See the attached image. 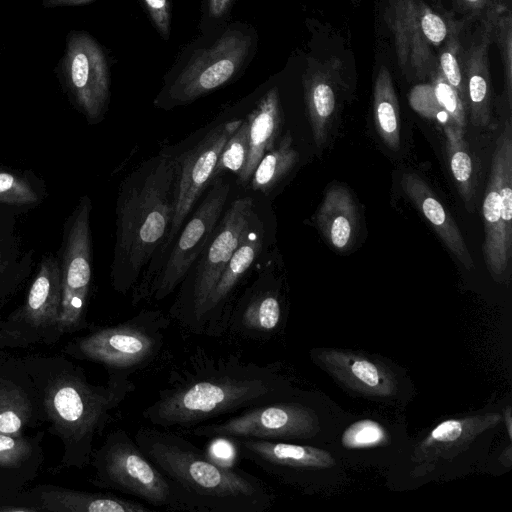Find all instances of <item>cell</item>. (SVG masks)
Returning <instances> with one entry per match:
<instances>
[{"label":"cell","mask_w":512,"mask_h":512,"mask_svg":"<svg viewBox=\"0 0 512 512\" xmlns=\"http://www.w3.org/2000/svg\"><path fill=\"white\" fill-rule=\"evenodd\" d=\"M36 510H37L36 508H29V507H0V511H3V512H14V511L27 512V511H36Z\"/></svg>","instance_id":"ee69618b"},{"label":"cell","mask_w":512,"mask_h":512,"mask_svg":"<svg viewBox=\"0 0 512 512\" xmlns=\"http://www.w3.org/2000/svg\"><path fill=\"white\" fill-rule=\"evenodd\" d=\"M257 212L250 196L227 206L214 232L185 278L168 310L172 321L194 334L203 306Z\"/></svg>","instance_id":"5b68a950"},{"label":"cell","mask_w":512,"mask_h":512,"mask_svg":"<svg viewBox=\"0 0 512 512\" xmlns=\"http://www.w3.org/2000/svg\"><path fill=\"white\" fill-rule=\"evenodd\" d=\"M92 456L96 486L135 496L153 507L183 511L169 479L125 430L112 431Z\"/></svg>","instance_id":"ba28073f"},{"label":"cell","mask_w":512,"mask_h":512,"mask_svg":"<svg viewBox=\"0 0 512 512\" xmlns=\"http://www.w3.org/2000/svg\"><path fill=\"white\" fill-rule=\"evenodd\" d=\"M95 0H42L43 8L76 7L89 4Z\"/></svg>","instance_id":"60d3db41"},{"label":"cell","mask_w":512,"mask_h":512,"mask_svg":"<svg viewBox=\"0 0 512 512\" xmlns=\"http://www.w3.org/2000/svg\"><path fill=\"white\" fill-rule=\"evenodd\" d=\"M134 390L129 377L109 375L106 385H93L75 369L48 379L43 387L44 407L55 432L68 443L72 464L83 467L89 462L95 436Z\"/></svg>","instance_id":"277c9868"},{"label":"cell","mask_w":512,"mask_h":512,"mask_svg":"<svg viewBox=\"0 0 512 512\" xmlns=\"http://www.w3.org/2000/svg\"><path fill=\"white\" fill-rule=\"evenodd\" d=\"M386 20L403 71L419 79L430 76L454 21L434 11L424 0H389Z\"/></svg>","instance_id":"4fadbf2b"},{"label":"cell","mask_w":512,"mask_h":512,"mask_svg":"<svg viewBox=\"0 0 512 512\" xmlns=\"http://www.w3.org/2000/svg\"><path fill=\"white\" fill-rule=\"evenodd\" d=\"M91 203L83 197L70 223L61 267L62 296L58 332L86 326L85 313L91 283Z\"/></svg>","instance_id":"2e32d148"},{"label":"cell","mask_w":512,"mask_h":512,"mask_svg":"<svg viewBox=\"0 0 512 512\" xmlns=\"http://www.w3.org/2000/svg\"><path fill=\"white\" fill-rule=\"evenodd\" d=\"M30 443L22 436L0 433V466L17 467L30 455Z\"/></svg>","instance_id":"8d00e7d4"},{"label":"cell","mask_w":512,"mask_h":512,"mask_svg":"<svg viewBox=\"0 0 512 512\" xmlns=\"http://www.w3.org/2000/svg\"><path fill=\"white\" fill-rule=\"evenodd\" d=\"M298 160L299 154L293 147V138L288 131L263 155L248 185L253 191L269 195L291 172Z\"/></svg>","instance_id":"f1b7e54d"},{"label":"cell","mask_w":512,"mask_h":512,"mask_svg":"<svg viewBox=\"0 0 512 512\" xmlns=\"http://www.w3.org/2000/svg\"><path fill=\"white\" fill-rule=\"evenodd\" d=\"M462 24L454 22L447 38L437 53V69L448 83L458 92L467 106V89L463 68V53L460 43Z\"/></svg>","instance_id":"1f68e13d"},{"label":"cell","mask_w":512,"mask_h":512,"mask_svg":"<svg viewBox=\"0 0 512 512\" xmlns=\"http://www.w3.org/2000/svg\"><path fill=\"white\" fill-rule=\"evenodd\" d=\"M37 199V194L27 181L11 173L0 171V202L30 204Z\"/></svg>","instance_id":"d590c367"},{"label":"cell","mask_w":512,"mask_h":512,"mask_svg":"<svg viewBox=\"0 0 512 512\" xmlns=\"http://www.w3.org/2000/svg\"><path fill=\"white\" fill-rule=\"evenodd\" d=\"M235 0H206V16L212 23L224 21L230 14Z\"/></svg>","instance_id":"ab89813d"},{"label":"cell","mask_w":512,"mask_h":512,"mask_svg":"<svg viewBox=\"0 0 512 512\" xmlns=\"http://www.w3.org/2000/svg\"><path fill=\"white\" fill-rule=\"evenodd\" d=\"M504 421L506 422V428L509 438L512 437V421H511V408L508 406L504 412Z\"/></svg>","instance_id":"7bdbcfd3"},{"label":"cell","mask_w":512,"mask_h":512,"mask_svg":"<svg viewBox=\"0 0 512 512\" xmlns=\"http://www.w3.org/2000/svg\"><path fill=\"white\" fill-rule=\"evenodd\" d=\"M290 395L278 363L247 361L198 347L170 371L142 416L151 426L183 432Z\"/></svg>","instance_id":"6da1fadb"},{"label":"cell","mask_w":512,"mask_h":512,"mask_svg":"<svg viewBox=\"0 0 512 512\" xmlns=\"http://www.w3.org/2000/svg\"><path fill=\"white\" fill-rule=\"evenodd\" d=\"M43 510L57 512H147L153 508L114 494L50 487L41 495Z\"/></svg>","instance_id":"4316f807"},{"label":"cell","mask_w":512,"mask_h":512,"mask_svg":"<svg viewBox=\"0 0 512 512\" xmlns=\"http://www.w3.org/2000/svg\"><path fill=\"white\" fill-rule=\"evenodd\" d=\"M283 320L281 285L272 264L259 258L234 302L225 336L264 343L276 336Z\"/></svg>","instance_id":"9a60e30c"},{"label":"cell","mask_w":512,"mask_h":512,"mask_svg":"<svg viewBox=\"0 0 512 512\" xmlns=\"http://www.w3.org/2000/svg\"><path fill=\"white\" fill-rule=\"evenodd\" d=\"M318 431L319 421L314 410L290 395L181 433L206 439L242 437L295 443L313 437Z\"/></svg>","instance_id":"30bf717a"},{"label":"cell","mask_w":512,"mask_h":512,"mask_svg":"<svg viewBox=\"0 0 512 512\" xmlns=\"http://www.w3.org/2000/svg\"><path fill=\"white\" fill-rule=\"evenodd\" d=\"M408 100L415 112L442 129L454 126L465 130L467 106L437 68L430 75V81L411 89Z\"/></svg>","instance_id":"603a6c76"},{"label":"cell","mask_w":512,"mask_h":512,"mask_svg":"<svg viewBox=\"0 0 512 512\" xmlns=\"http://www.w3.org/2000/svg\"><path fill=\"white\" fill-rule=\"evenodd\" d=\"M484 258L495 280H501L512 257V128L506 120L492 154L485 190Z\"/></svg>","instance_id":"7c38bea8"},{"label":"cell","mask_w":512,"mask_h":512,"mask_svg":"<svg viewBox=\"0 0 512 512\" xmlns=\"http://www.w3.org/2000/svg\"><path fill=\"white\" fill-rule=\"evenodd\" d=\"M32 416L27 394L12 384L0 386V433L21 436Z\"/></svg>","instance_id":"4dcf8cb0"},{"label":"cell","mask_w":512,"mask_h":512,"mask_svg":"<svg viewBox=\"0 0 512 512\" xmlns=\"http://www.w3.org/2000/svg\"><path fill=\"white\" fill-rule=\"evenodd\" d=\"M462 3L469 9L474 11H481L489 5V0H461Z\"/></svg>","instance_id":"b9f144b4"},{"label":"cell","mask_w":512,"mask_h":512,"mask_svg":"<svg viewBox=\"0 0 512 512\" xmlns=\"http://www.w3.org/2000/svg\"><path fill=\"white\" fill-rule=\"evenodd\" d=\"M134 439L169 479L183 511L264 512L275 501L260 477L212 461L178 431L142 426Z\"/></svg>","instance_id":"7a4b0ae2"},{"label":"cell","mask_w":512,"mask_h":512,"mask_svg":"<svg viewBox=\"0 0 512 512\" xmlns=\"http://www.w3.org/2000/svg\"><path fill=\"white\" fill-rule=\"evenodd\" d=\"M56 70L79 110L91 122L100 121L110 101V70L98 41L86 31L71 30Z\"/></svg>","instance_id":"5bb4252c"},{"label":"cell","mask_w":512,"mask_h":512,"mask_svg":"<svg viewBox=\"0 0 512 512\" xmlns=\"http://www.w3.org/2000/svg\"><path fill=\"white\" fill-rule=\"evenodd\" d=\"M388 439L385 429L376 421L364 419L351 424L342 435L346 448H371L383 445Z\"/></svg>","instance_id":"e575fe53"},{"label":"cell","mask_w":512,"mask_h":512,"mask_svg":"<svg viewBox=\"0 0 512 512\" xmlns=\"http://www.w3.org/2000/svg\"><path fill=\"white\" fill-rule=\"evenodd\" d=\"M177 177L176 156L162 151L122 180L111 271L117 292L133 290L164 241L173 217Z\"/></svg>","instance_id":"3957f363"},{"label":"cell","mask_w":512,"mask_h":512,"mask_svg":"<svg viewBox=\"0 0 512 512\" xmlns=\"http://www.w3.org/2000/svg\"><path fill=\"white\" fill-rule=\"evenodd\" d=\"M375 128L382 141L393 150L400 144V110L391 74L382 65L373 89Z\"/></svg>","instance_id":"83f0119b"},{"label":"cell","mask_w":512,"mask_h":512,"mask_svg":"<svg viewBox=\"0 0 512 512\" xmlns=\"http://www.w3.org/2000/svg\"><path fill=\"white\" fill-rule=\"evenodd\" d=\"M61 296V267L55 259L48 257L42 261L30 287L22 311L24 323L31 329L54 328L58 331Z\"/></svg>","instance_id":"cb8c5ba5"},{"label":"cell","mask_w":512,"mask_h":512,"mask_svg":"<svg viewBox=\"0 0 512 512\" xmlns=\"http://www.w3.org/2000/svg\"><path fill=\"white\" fill-rule=\"evenodd\" d=\"M264 249V224L258 214L241 238L201 311L194 335L225 336L234 302Z\"/></svg>","instance_id":"e0dca14e"},{"label":"cell","mask_w":512,"mask_h":512,"mask_svg":"<svg viewBox=\"0 0 512 512\" xmlns=\"http://www.w3.org/2000/svg\"><path fill=\"white\" fill-rule=\"evenodd\" d=\"M498 413L448 419L439 423L415 447L412 460L424 467L439 459H451L468 448L482 433L501 421Z\"/></svg>","instance_id":"ffe728a7"},{"label":"cell","mask_w":512,"mask_h":512,"mask_svg":"<svg viewBox=\"0 0 512 512\" xmlns=\"http://www.w3.org/2000/svg\"><path fill=\"white\" fill-rule=\"evenodd\" d=\"M158 33L169 39L171 28V0H141Z\"/></svg>","instance_id":"74e56055"},{"label":"cell","mask_w":512,"mask_h":512,"mask_svg":"<svg viewBox=\"0 0 512 512\" xmlns=\"http://www.w3.org/2000/svg\"><path fill=\"white\" fill-rule=\"evenodd\" d=\"M249 151L245 166L237 177L247 187L253 171L263 155L277 143L282 125V110L277 88L270 89L248 114Z\"/></svg>","instance_id":"d4e9b609"},{"label":"cell","mask_w":512,"mask_h":512,"mask_svg":"<svg viewBox=\"0 0 512 512\" xmlns=\"http://www.w3.org/2000/svg\"><path fill=\"white\" fill-rule=\"evenodd\" d=\"M341 70L342 62L336 57L323 62L312 59L304 77L308 117L314 142L319 149L326 143L336 112Z\"/></svg>","instance_id":"44dd1931"},{"label":"cell","mask_w":512,"mask_h":512,"mask_svg":"<svg viewBox=\"0 0 512 512\" xmlns=\"http://www.w3.org/2000/svg\"><path fill=\"white\" fill-rule=\"evenodd\" d=\"M200 204L184 223L141 303L159 302L176 291L187 272L209 242L230 194L225 176L211 181Z\"/></svg>","instance_id":"8fae6325"},{"label":"cell","mask_w":512,"mask_h":512,"mask_svg":"<svg viewBox=\"0 0 512 512\" xmlns=\"http://www.w3.org/2000/svg\"><path fill=\"white\" fill-rule=\"evenodd\" d=\"M207 456L214 462L223 466H235L238 451L234 441L227 437H215L209 439Z\"/></svg>","instance_id":"f35d334b"},{"label":"cell","mask_w":512,"mask_h":512,"mask_svg":"<svg viewBox=\"0 0 512 512\" xmlns=\"http://www.w3.org/2000/svg\"><path fill=\"white\" fill-rule=\"evenodd\" d=\"M500 2L489 5L482 22L480 37L465 53L463 68L467 89V108L474 126L485 127L491 120V77L489 46Z\"/></svg>","instance_id":"d6986e66"},{"label":"cell","mask_w":512,"mask_h":512,"mask_svg":"<svg viewBox=\"0 0 512 512\" xmlns=\"http://www.w3.org/2000/svg\"><path fill=\"white\" fill-rule=\"evenodd\" d=\"M172 319L156 309H142L127 320L101 327L77 339L75 356L103 365L109 375L129 377L148 367L165 345Z\"/></svg>","instance_id":"8992f818"},{"label":"cell","mask_w":512,"mask_h":512,"mask_svg":"<svg viewBox=\"0 0 512 512\" xmlns=\"http://www.w3.org/2000/svg\"><path fill=\"white\" fill-rule=\"evenodd\" d=\"M442 130L452 176L463 200L469 203L474 197V171L465 140V130L454 126Z\"/></svg>","instance_id":"f546056e"},{"label":"cell","mask_w":512,"mask_h":512,"mask_svg":"<svg viewBox=\"0 0 512 512\" xmlns=\"http://www.w3.org/2000/svg\"><path fill=\"white\" fill-rule=\"evenodd\" d=\"M493 38L499 48L504 68V92L509 108L512 103V13L508 6L499 3L496 15Z\"/></svg>","instance_id":"836d02e7"},{"label":"cell","mask_w":512,"mask_h":512,"mask_svg":"<svg viewBox=\"0 0 512 512\" xmlns=\"http://www.w3.org/2000/svg\"><path fill=\"white\" fill-rule=\"evenodd\" d=\"M401 186L450 252L465 268L472 269L474 261L458 226L426 182L416 173L405 172L401 177Z\"/></svg>","instance_id":"7402d4cb"},{"label":"cell","mask_w":512,"mask_h":512,"mask_svg":"<svg viewBox=\"0 0 512 512\" xmlns=\"http://www.w3.org/2000/svg\"><path fill=\"white\" fill-rule=\"evenodd\" d=\"M248 151L249 123L247 120H243L223 146L214 167L211 181L226 172H231L238 177L245 166Z\"/></svg>","instance_id":"d6a6232c"},{"label":"cell","mask_w":512,"mask_h":512,"mask_svg":"<svg viewBox=\"0 0 512 512\" xmlns=\"http://www.w3.org/2000/svg\"><path fill=\"white\" fill-rule=\"evenodd\" d=\"M242 121L234 119L218 124L194 147L176 156L178 177L171 225L164 241L132 290L134 306L141 304L142 297L159 272L173 241L211 183L212 173L223 146Z\"/></svg>","instance_id":"52a82bcc"},{"label":"cell","mask_w":512,"mask_h":512,"mask_svg":"<svg viewBox=\"0 0 512 512\" xmlns=\"http://www.w3.org/2000/svg\"><path fill=\"white\" fill-rule=\"evenodd\" d=\"M253 33L229 28L209 47L196 52L168 82L155 105L170 109L185 105L232 80L243 68L255 48Z\"/></svg>","instance_id":"9c48e42d"},{"label":"cell","mask_w":512,"mask_h":512,"mask_svg":"<svg viewBox=\"0 0 512 512\" xmlns=\"http://www.w3.org/2000/svg\"><path fill=\"white\" fill-rule=\"evenodd\" d=\"M349 191L331 186L316 213V223L327 242L337 250L346 249L355 237L357 213Z\"/></svg>","instance_id":"484cf974"},{"label":"cell","mask_w":512,"mask_h":512,"mask_svg":"<svg viewBox=\"0 0 512 512\" xmlns=\"http://www.w3.org/2000/svg\"><path fill=\"white\" fill-rule=\"evenodd\" d=\"M314 362L347 388L372 397L396 392L393 374L382 364L360 354L332 348L311 351Z\"/></svg>","instance_id":"ac0fdd59"}]
</instances>
